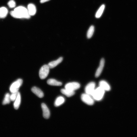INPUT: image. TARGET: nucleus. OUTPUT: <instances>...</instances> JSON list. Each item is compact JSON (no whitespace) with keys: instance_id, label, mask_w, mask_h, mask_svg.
I'll list each match as a JSON object with an SVG mask.
<instances>
[{"instance_id":"1","label":"nucleus","mask_w":137,"mask_h":137,"mask_svg":"<svg viewBox=\"0 0 137 137\" xmlns=\"http://www.w3.org/2000/svg\"><path fill=\"white\" fill-rule=\"evenodd\" d=\"M10 14L13 17L16 18L29 19L31 16L27 9L23 6L19 7L16 8L14 11L11 12Z\"/></svg>"},{"instance_id":"2","label":"nucleus","mask_w":137,"mask_h":137,"mask_svg":"<svg viewBox=\"0 0 137 137\" xmlns=\"http://www.w3.org/2000/svg\"><path fill=\"white\" fill-rule=\"evenodd\" d=\"M105 92L103 89L99 87L95 89L91 96L94 100L100 101L103 98Z\"/></svg>"},{"instance_id":"3","label":"nucleus","mask_w":137,"mask_h":137,"mask_svg":"<svg viewBox=\"0 0 137 137\" xmlns=\"http://www.w3.org/2000/svg\"><path fill=\"white\" fill-rule=\"evenodd\" d=\"M49 69L48 65H45L41 68L39 73L41 79H44L47 77L49 73Z\"/></svg>"},{"instance_id":"4","label":"nucleus","mask_w":137,"mask_h":137,"mask_svg":"<svg viewBox=\"0 0 137 137\" xmlns=\"http://www.w3.org/2000/svg\"><path fill=\"white\" fill-rule=\"evenodd\" d=\"M23 83V80L21 79H18L13 83L11 86L10 89L12 93L18 92L20 87Z\"/></svg>"},{"instance_id":"5","label":"nucleus","mask_w":137,"mask_h":137,"mask_svg":"<svg viewBox=\"0 0 137 137\" xmlns=\"http://www.w3.org/2000/svg\"><path fill=\"white\" fill-rule=\"evenodd\" d=\"M91 96L86 93L82 94L81 99L82 101L86 104L92 105L94 103L93 99Z\"/></svg>"},{"instance_id":"6","label":"nucleus","mask_w":137,"mask_h":137,"mask_svg":"<svg viewBox=\"0 0 137 137\" xmlns=\"http://www.w3.org/2000/svg\"><path fill=\"white\" fill-rule=\"evenodd\" d=\"M80 84L78 83L73 82L67 84L65 86V88L68 90L74 91L79 89Z\"/></svg>"},{"instance_id":"7","label":"nucleus","mask_w":137,"mask_h":137,"mask_svg":"<svg viewBox=\"0 0 137 137\" xmlns=\"http://www.w3.org/2000/svg\"><path fill=\"white\" fill-rule=\"evenodd\" d=\"M95 83L93 82L88 84L85 88L86 93L91 96L95 89Z\"/></svg>"},{"instance_id":"8","label":"nucleus","mask_w":137,"mask_h":137,"mask_svg":"<svg viewBox=\"0 0 137 137\" xmlns=\"http://www.w3.org/2000/svg\"><path fill=\"white\" fill-rule=\"evenodd\" d=\"M41 106L44 118L46 119H49L50 116V112L49 109L46 105L44 103L42 104Z\"/></svg>"},{"instance_id":"9","label":"nucleus","mask_w":137,"mask_h":137,"mask_svg":"<svg viewBox=\"0 0 137 137\" xmlns=\"http://www.w3.org/2000/svg\"><path fill=\"white\" fill-rule=\"evenodd\" d=\"M104 64V59L102 58L101 60L100 66L96 71L95 74L96 77H98L101 74L103 69Z\"/></svg>"},{"instance_id":"10","label":"nucleus","mask_w":137,"mask_h":137,"mask_svg":"<svg viewBox=\"0 0 137 137\" xmlns=\"http://www.w3.org/2000/svg\"><path fill=\"white\" fill-rule=\"evenodd\" d=\"M28 13L30 16L35 15L36 12V7L33 4H30L28 6L27 9Z\"/></svg>"},{"instance_id":"11","label":"nucleus","mask_w":137,"mask_h":137,"mask_svg":"<svg viewBox=\"0 0 137 137\" xmlns=\"http://www.w3.org/2000/svg\"><path fill=\"white\" fill-rule=\"evenodd\" d=\"M32 92L37 96L40 98H42L44 96L43 92L39 88L35 87H33L31 89Z\"/></svg>"},{"instance_id":"12","label":"nucleus","mask_w":137,"mask_h":137,"mask_svg":"<svg viewBox=\"0 0 137 137\" xmlns=\"http://www.w3.org/2000/svg\"><path fill=\"white\" fill-rule=\"evenodd\" d=\"M63 58L61 57L57 60L51 62L49 63L48 65L50 68H54L57 66L58 65L61 63L63 60Z\"/></svg>"},{"instance_id":"13","label":"nucleus","mask_w":137,"mask_h":137,"mask_svg":"<svg viewBox=\"0 0 137 137\" xmlns=\"http://www.w3.org/2000/svg\"><path fill=\"white\" fill-rule=\"evenodd\" d=\"M99 87L105 91H108L110 90L111 88L109 85L105 81H101L99 82Z\"/></svg>"},{"instance_id":"14","label":"nucleus","mask_w":137,"mask_h":137,"mask_svg":"<svg viewBox=\"0 0 137 137\" xmlns=\"http://www.w3.org/2000/svg\"><path fill=\"white\" fill-rule=\"evenodd\" d=\"M47 83L48 85L51 86H60L62 85V82L53 79H50L48 80Z\"/></svg>"},{"instance_id":"15","label":"nucleus","mask_w":137,"mask_h":137,"mask_svg":"<svg viewBox=\"0 0 137 137\" xmlns=\"http://www.w3.org/2000/svg\"><path fill=\"white\" fill-rule=\"evenodd\" d=\"M14 104V107L16 109H18L20 105L21 101V97L20 93L18 92V95L15 100Z\"/></svg>"},{"instance_id":"16","label":"nucleus","mask_w":137,"mask_h":137,"mask_svg":"<svg viewBox=\"0 0 137 137\" xmlns=\"http://www.w3.org/2000/svg\"><path fill=\"white\" fill-rule=\"evenodd\" d=\"M61 92L62 94L68 97L73 96L75 93L74 91H70L65 88L62 89Z\"/></svg>"},{"instance_id":"17","label":"nucleus","mask_w":137,"mask_h":137,"mask_svg":"<svg viewBox=\"0 0 137 137\" xmlns=\"http://www.w3.org/2000/svg\"><path fill=\"white\" fill-rule=\"evenodd\" d=\"M65 102V99L62 96H59L55 100L54 105L56 107L59 106L63 104Z\"/></svg>"},{"instance_id":"18","label":"nucleus","mask_w":137,"mask_h":137,"mask_svg":"<svg viewBox=\"0 0 137 137\" xmlns=\"http://www.w3.org/2000/svg\"><path fill=\"white\" fill-rule=\"evenodd\" d=\"M8 13V10L6 8L2 7L0 8V18H5L7 16Z\"/></svg>"},{"instance_id":"19","label":"nucleus","mask_w":137,"mask_h":137,"mask_svg":"<svg viewBox=\"0 0 137 137\" xmlns=\"http://www.w3.org/2000/svg\"><path fill=\"white\" fill-rule=\"evenodd\" d=\"M105 8V6L103 5L99 8L95 15V17L97 18H100L102 15Z\"/></svg>"},{"instance_id":"20","label":"nucleus","mask_w":137,"mask_h":137,"mask_svg":"<svg viewBox=\"0 0 137 137\" xmlns=\"http://www.w3.org/2000/svg\"><path fill=\"white\" fill-rule=\"evenodd\" d=\"M94 30V28L93 26H91L88 29L87 34V36L88 38H90L92 36Z\"/></svg>"},{"instance_id":"21","label":"nucleus","mask_w":137,"mask_h":137,"mask_svg":"<svg viewBox=\"0 0 137 137\" xmlns=\"http://www.w3.org/2000/svg\"><path fill=\"white\" fill-rule=\"evenodd\" d=\"M10 96V95L9 93H7L6 94L3 102V105H5L10 103L11 100Z\"/></svg>"},{"instance_id":"22","label":"nucleus","mask_w":137,"mask_h":137,"mask_svg":"<svg viewBox=\"0 0 137 137\" xmlns=\"http://www.w3.org/2000/svg\"><path fill=\"white\" fill-rule=\"evenodd\" d=\"M18 91L12 93L10 95V97L11 101H14L15 100L17 97Z\"/></svg>"},{"instance_id":"23","label":"nucleus","mask_w":137,"mask_h":137,"mask_svg":"<svg viewBox=\"0 0 137 137\" xmlns=\"http://www.w3.org/2000/svg\"><path fill=\"white\" fill-rule=\"evenodd\" d=\"M8 5L9 7L11 8H14L16 6V4L14 0H11L8 3Z\"/></svg>"},{"instance_id":"24","label":"nucleus","mask_w":137,"mask_h":137,"mask_svg":"<svg viewBox=\"0 0 137 137\" xmlns=\"http://www.w3.org/2000/svg\"><path fill=\"white\" fill-rule=\"evenodd\" d=\"M50 0H41L40 3H44L49 1Z\"/></svg>"}]
</instances>
